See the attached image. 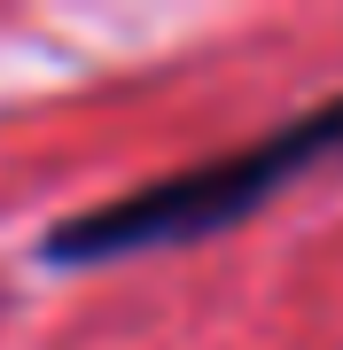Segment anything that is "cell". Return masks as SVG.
<instances>
[{
	"instance_id": "6da1fadb",
	"label": "cell",
	"mask_w": 343,
	"mask_h": 350,
	"mask_svg": "<svg viewBox=\"0 0 343 350\" xmlns=\"http://www.w3.org/2000/svg\"><path fill=\"white\" fill-rule=\"evenodd\" d=\"M343 156V101H320L296 125H281L250 148L218 156V163H195V172H172L156 187H133L102 202L86 218H63L39 257L47 265H102V257H133V250H164V241H195V234H218V226L250 218L257 202H273L296 172Z\"/></svg>"
}]
</instances>
